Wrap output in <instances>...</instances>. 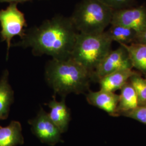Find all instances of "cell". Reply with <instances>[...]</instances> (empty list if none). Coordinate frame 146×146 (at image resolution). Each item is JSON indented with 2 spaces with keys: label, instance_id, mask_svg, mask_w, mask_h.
Listing matches in <instances>:
<instances>
[{
  "label": "cell",
  "instance_id": "1",
  "mask_svg": "<svg viewBox=\"0 0 146 146\" xmlns=\"http://www.w3.org/2000/svg\"><path fill=\"white\" fill-rule=\"evenodd\" d=\"M78 33L70 17L58 15L26 29L25 36L12 46L31 48L35 56L47 55L64 60L71 57Z\"/></svg>",
  "mask_w": 146,
  "mask_h": 146
},
{
  "label": "cell",
  "instance_id": "2",
  "mask_svg": "<svg viewBox=\"0 0 146 146\" xmlns=\"http://www.w3.org/2000/svg\"><path fill=\"white\" fill-rule=\"evenodd\" d=\"M45 78L54 94L62 98L70 93H84L92 81L91 74L71 57L49 60L45 67Z\"/></svg>",
  "mask_w": 146,
  "mask_h": 146
},
{
  "label": "cell",
  "instance_id": "3",
  "mask_svg": "<svg viewBox=\"0 0 146 146\" xmlns=\"http://www.w3.org/2000/svg\"><path fill=\"white\" fill-rule=\"evenodd\" d=\"M112 42L107 31L95 34L78 33L71 58L86 68L92 78L94 71L111 50Z\"/></svg>",
  "mask_w": 146,
  "mask_h": 146
},
{
  "label": "cell",
  "instance_id": "4",
  "mask_svg": "<svg viewBox=\"0 0 146 146\" xmlns=\"http://www.w3.org/2000/svg\"><path fill=\"white\" fill-rule=\"evenodd\" d=\"M114 11L100 0H81L70 17L78 33L100 34L110 25Z\"/></svg>",
  "mask_w": 146,
  "mask_h": 146
},
{
  "label": "cell",
  "instance_id": "5",
  "mask_svg": "<svg viewBox=\"0 0 146 146\" xmlns=\"http://www.w3.org/2000/svg\"><path fill=\"white\" fill-rule=\"evenodd\" d=\"M17 3H10L5 9L0 10V31L2 42L7 43V57L11 47V40L15 36L22 38L25 36L27 27L25 14L17 8Z\"/></svg>",
  "mask_w": 146,
  "mask_h": 146
},
{
  "label": "cell",
  "instance_id": "6",
  "mask_svg": "<svg viewBox=\"0 0 146 146\" xmlns=\"http://www.w3.org/2000/svg\"><path fill=\"white\" fill-rule=\"evenodd\" d=\"M28 123L31 125L33 133L42 143L53 146L62 141L61 133L42 107L36 116L29 120Z\"/></svg>",
  "mask_w": 146,
  "mask_h": 146
},
{
  "label": "cell",
  "instance_id": "7",
  "mask_svg": "<svg viewBox=\"0 0 146 146\" xmlns=\"http://www.w3.org/2000/svg\"><path fill=\"white\" fill-rule=\"evenodd\" d=\"M133 66L125 48L122 46L110 50L94 71L92 80L99 81L104 76L124 69H132Z\"/></svg>",
  "mask_w": 146,
  "mask_h": 146
},
{
  "label": "cell",
  "instance_id": "8",
  "mask_svg": "<svg viewBox=\"0 0 146 146\" xmlns=\"http://www.w3.org/2000/svg\"><path fill=\"white\" fill-rule=\"evenodd\" d=\"M110 25L128 27L137 34L146 30V7L141 5L114 11Z\"/></svg>",
  "mask_w": 146,
  "mask_h": 146
},
{
  "label": "cell",
  "instance_id": "9",
  "mask_svg": "<svg viewBox=\"0 0 146 146\" xmlns=\"http://www.w3.org/2000/svg\"><path fill=\"white\" fill-rule=\"evenodd\" d=\"M65 98L63 97L61 101H58L55 94L52 96V99L45 104L50 110L49 113H48L49 118L58 127L61 134L68 130L69 123L70 121V111L66 104Z\"/></svg>",
  "mask_w": 146,
  "mask_h": 146
},
{
  "label": "cell",
  "instance_id": "10",
  "mask_svg": "<svg viewBox=\"0 0 146 146\" xmlns=\"http://www.w3.org/2000/svg\"><path fill=\"white\" fill-rule=\"evenodd\" d=\"M86 99L89 104L104 110L110 115H114L117 110L119 95L114 92L100 89L98 92L89 90L86 95Z\"/></svg>",
  "mask_w": 146,
  "mask_h": 146
},
{
  "label": "cell",
  "instance_id": "11",
  "mask_svg": "<svg viewBox=\"0 0 146 146\" xmlns=\"http://www.w3.org/2000/svg\"><path fill=\"white\" fill-rule=\"evenodd\" d=\"M136 73L132 69H124L109 74L99 80L100 89L115 92L121 89Z\"/></svg>",
  "mask_w": 146,
  "mask_h": 146
},
{
  "label": "cell",
  "instance_id": "12",
  "mask_svg": "<svg viewBox=\"0 0 146 146\" xmlns=\"http://www.w3.org/2000/svg\"><path fill=\"white\" fill-rule=\"evenodd\" d=\"M9 72L6 69L0 79V120L7 119L14 101V91L8 82Z\"/></svg>",
  "mask_w": 146,
  "mask_h": 146
},
{
  "label": "cell",
  "instance_id": "13",
  "mask_svg": "<svg viewBox=\"0 0 146 146\" xmlns=\"http://www.w3.org/2000/svg\"><path fill=\"white\" fill-rule=\"evenodd\" d=\"M23 143L20 122L12 121L7 127L0 126V146H16Z\"/></svg>",
  "mask_w": 146,
  "mask_h": 146
},
{
  "label": "cell",
  "instance_id": "14",
  "mask_svg": "<svg viewBox=\"0 0 146 146\" xmlns=\"http://www.w3.org/2000/svg\"><path fill=\"white\" fill-rule=\"evenodd\" d=\"M120 45L127 50L133 68L146 74V44L133 42L129 44Z\"/></svg>",
  "mask_w": 146,
  "mask_h": 146
},
{
  "label": "cell",
  "instance_id": "15",
  "mask_svg": "<svg viewBox=\"0 0 146 146\" xmlns=\"http://www.w3.org/2000/svg\"><path fill=\"white\" fill-rule=\"evenodd\" d=\"M139 101L135 91L131 83L127 82L121 89L119 101L116 111L127 112L139 106Z\"/></svg>",
  "mask_w": 146,
  "mask_h": 146
},
{
  "label": "cell",
  "instance_id": "16",
  "mask_svg": "<svg viewBox=\"0 0 146 146\" xmlns=\"http://www.w3.org/2000/svg\"><path fill=\"white\" fill-rule=\"evenodd\" d=\"M107 33L113 42H117L120 44H129L135 42L137 34L131 28L118 25H111Z\"/></svg>",
  "mask_w": 146,
  "mask_h": 146
},
{
  "label": "cell",
  "instance_id": "17",
  "mask_svg": "<svg viewBox=\"0 0 146 146\" xmlns=\"http://www.w3.org/2000/svg\"><path fill=\"white\" fill-rule=\"evenodd\" d=\"M129 81L135 91L139 105H146V78L136 73L129 78Z\"/></svg>",
  "mask_w": 146,
  "mask_h": 146
},
{
  "label": "cell",
  "instance_id": "18",
  "mask_svg": "<svg viewBox=\"0 0 146 146\" xmlns=\"http://www.w3.org/2000/svg\"><path fill=\"white\" fill-rule=\"evenodd\" d=\"M125 113L126 116L146 125V105L139 106L134 110Z\"/></svg>",
  "mask_w": 146,
  "mask_h": 146
},
{
  "label": "cell",
  "instance_id": "19",
  "mask_svg": "<svg viewBox=\"0 0 146 146\" xmlns=\"http://www.w3.org/2000/svg\"><path fill=\"white\" fill-rule=\"evenodd\" d=\"M114 11L128 8L133 0H100Z\"/></svg>",
  "mask_w": 146,
  "mask_h": 146
},
{
  "label": "cell",
  "instance_id": "20",
  "mask_svg": "<svg viewBox=\"0 0 146 146\" xmlns=\"http://www.w3.org/2000/svg\"><path fill=\"white\" fill-rule=\"evenodd\" d=\"M134 42L141 43L146 44V30L142 33L137 34Z\"/></svg>",
  "mask_w": 146,
  "mask_h": 146
},
{
  "label": "cell",
  "instance_id": "21",
  "mask_svg": "<svg viewBox=\"0 0 146 146\" xmlns=\"http://www.w3.org/2000/svg\"><path fill=\"white\" fill-rule=\"evenodd\" d=\"M34 0H0V2L3 3V2H8L9 3H25L27 2H30Z\"/></svg>",
  "mask_w": 146,
  "mask_h": 146
}]
</instances>
